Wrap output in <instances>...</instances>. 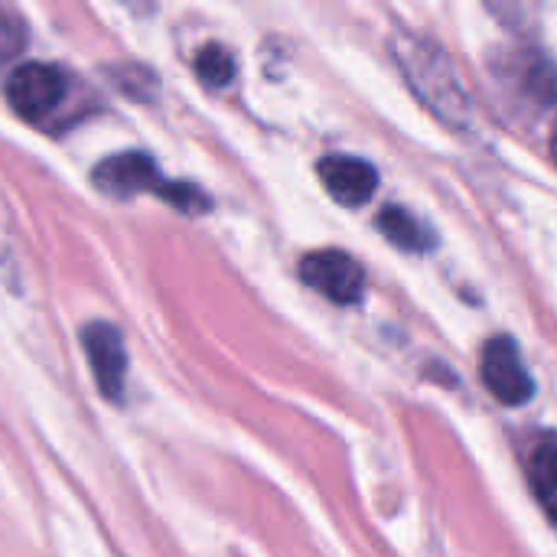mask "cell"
<instances>
[{
	"mask_svg": "<svg viewBox=\"0 0 557 557\" xmlns=\"http://www.w3.org/2000/svg\"><path fill=\"white\" fill-rule=\"evenodd\" d=\"M392 49L395 59L411 85V91L454 131H467L476 121V108L473 98L467 91V85L460 82L457 65L450 62V55L444 52V46H437L428 36H418L411 29H398L392 36Z\"/></svg>",
	"mask_w": 557,
	"mask_h": 557,
	"instance_id": "1",
	"label": "cell"
},
{
	"mask_svg": "<svg viewBox=\"0 0 557 557\" xmlns=\"http://www.w3.org/2000/svg\"><path fill=\"white\" fill-rule=\"evenodd\" d=\"M95 183H98V189H104L111 196L160 193L163 199H170L183 212H206L209 209V199L196 186L163 180L157 163L147 153H114V157H108L95 170Z\"/></svg>",
	"mask_w": 557,
	"mask_h": 557,
	"instance_id": "2",
	"label": "cell"
},
{
	"mask_svg": "<svg viewBox=\"0 0 557 557\" xmlns=\"http://www.w3.org/2000/svg\"><path fill=\"white\" fill-rule=\"evenodd\" d=\"M480 372H483L486 392L499 405H506V408H522L535 395V382H532V375H529V369L522 362V352H519L512 336H493L483 346Z\"/></svg>",
	"mask_w": 557,
	"mask_h": 557,
	"instance_id": "3",
	"label": "cell"
},
{
	"mask_svg": "<svg viewBox=\"0 0 557 557\" xmlns=\"http://www.w3.org/2000/svg\"><path fill=\"white\" fill-rule=\"evenodd\" d=\"M493 72H496V82H499L506 91H516L519 101L535 104L539 111H542V108H552L557 101L555 65H552L545 55L532 52V49H519V52H503V55H496Z\"/></svg>",
	"mask_w": 557,
	"mask_h": 557,
	"instance_id": "4",
	"label": "cell"
},
{
	"mask_svg": "<svg viewBox=\"0 0 557 557\" xmlns=\"http://www.w3.org/2000/svg\"><path fill=\"white\" fill-rule=\"evenodd\" d=\"M300 277L307 287H313L317 294H323L333 304H356L366 290L362 264L339 248H323V251L304 255Z\"/></svg>",
	"mask_w": 557,
	"mask_h": 557,
	"instance_id": "5",
	"label": "cell"
},
{
	"mask_svg": "<svg viewBox=\"0 0 557 557\" xmlns=\"http://www.w3.org/2000/svg\"><path fill=\"white\" fill-rule=\"evenodd\" d=\"M69 91L65 72L59 65H46V62H26L20 69L10 72L7 78V101L13 104L16 114L39 121L46 117Z\"/></svg>",
	"mask_w": 557,
	"mask_h": 557,
	"instance_id": "6",
	"label": "cell"
},
{
	"mask_svg": "<svg viewBox=\"0 0 557 557\" xmlns=\"http://www.w3.org/2000/svg\"><path fill=\"white\" fill-rule=\"evenodd\" d=\"M317 173H320L326 193L336 202L349 206V209L366 206L375 196V186H379V170L362 157H346V153L323 157L317 163Z\"/></svg>",
	"mask_w": 557,
	"mask_h": 557,
	"instance_id": "7",
	"label": "cell"
},
{
	"mask_svg": "<svg viewBox=\"0 0 557 557\" xmlns=\"http://www.w3.org/2000/svg\"><path fill=\"white\" fill-rule=\"evenodd\" d=\"M82 339H85V352H88V362H91V372H95V382H98L101 395L111 398V401H121L124 369H127L121 333L111 323H88Z\"/></svg>",
	"mask_w": 557,
	"mask_h": 557,
	"instance_id": "8",
	"label": "cell"
},
{
	"mask_svg": "<svg viewBox=\"0 0 557 557\" xmlns=\"http://www.w3.org/2000/svg\"><path fill=\"white\" fill-rule=\"evenodd\" d=\"M529 480L532 490L542 503V509L548 512V519L557 525V434L545 431L535 437L532 450H529Z\"/></svg>",
	"mask_w": 557,
	"mask_h": 557,
	"instance_id": "9",
	"label": "cell"
},
{
	"mask_svg": "<svg viewBox=\"0 0 557 557\" xmlns=\"http://www.w3.org/2000/svg\"><path fill=\"white\" fill-rule=\"evenodd\" d=\"M379 228L392 245H398L405 251H428V245H431V232L418 222V215H411L401 206L382 209L379 212Z\"/></svg>",
	"mask_w": 557,
	"mask_h": 557,
	"instance_id": "10",
	"label": "cell"
},
{
	"mask_svg": "<svg viewBox=\"0 0 557 557\" xmlns=\"http://www.w3.org/2000/svg\"><path fill=\"white\" fill-rule=\"evenodd\" d=\"M196 72L206 85L212 88H225L232 78H235V59L225 46L219 42H209L196 52Z\"/></svg>",
	"mask_w": 557,
	"mask_h": 557,
	"instance_id": "11",
	"label": "cell"
},
{
	"mask_svg": "<svg viewBox=\"0 0 557 557\" xmlns=\"http://www.w3.org/2000/svg\"><path fill=\"white\" fill-rule=\"evenodd\" d=\"M23 42H26L23 20L13 10L0 7V59H13L23 49Z\"/></svg>",
	"mask_w": 557,
	"mask_h": 557,
	"instance_id": "12",
	"label": "cell"
},
{
	"mask_svg": "<svg viewBox=\"0 0 557 557\" xmlns=\"http://www.w3.org/2000/svg\"><path fill=\"white\" fill-rule=\"evenodd\" d=\"M552 157H555V163H557V124H555V131H552Z\"/></svg>",
	"mask_w": 557,
	"mask_h": 557,
	"instance_id": "13",
	"label": "cell"
}]
</instances>
